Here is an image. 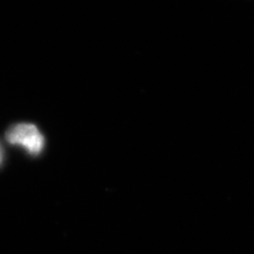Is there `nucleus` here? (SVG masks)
<instances>
[{"label":"nucleus","instance_id":"nucleus-1","mask_svg":"<svg viewBox=\"0 0 254 254\" xmlns=\"http://www.w3.org/2000/svg\"><path fill=\"white\" fill-rule=\"evenodd\" d=\"M6 137L10 144L25 148L31 155L41 154L46 143L40 130L31 124H19L9 128Z\"/></svg>","mask_w":254,"mask_h":254},{"label":"nucleus","instance_id":"nucleus-2","mask_svg":"<svg viewBox=\"0 0 254 254\" xmlns=\"http://www.w3.org/2000/svg\"><path fill=\"white\" fill-rule=\"evenodd\" d=\"M2 160H3V150L0 145V164L2 163Z\"/></svg>","mask_w":254,"mask_h":254}]
</instances>
